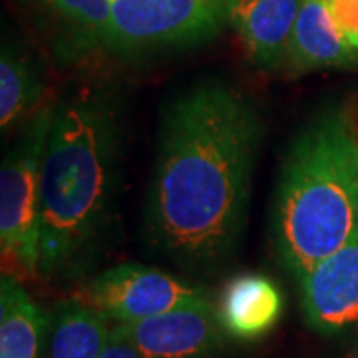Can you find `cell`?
<instances>
[{
	"label": "cell",
	"mask_w": 358,
	"mask_h": 358,
	"mask_svg": "<svg viewBox=\"0 0 358 358\" xmlns=\"http://www.w3.org/2000/svg\"><path fill=\"white\" fill-rule=\"evenodd\" d=\"M263 122L241 90L201 82L169 102L148 197L157 249L213 265L235 249L251 197Z\"/></svg>",
	"instance_id": "obj_1"
},
{
	"label": "cell",
	"mask_w": 358,
	"mask_h": 358,
	"mask_svg": "<svg viewBox=\"0 0 358 358\" xmlns=\"http://www.w3.org/2000/svg\"><path fill=\"white\" fill-rule=\"evenodd\" d=\"M120 122L112 98L82 86L54 103L40 183L44 277L76 268L96 249L114 203Z\"/></svg>",
	"instance_id": "obj_2"
},
{
	"label": "cell",
	"mask_w": 358,
	"mask_h": 358,
	"mask_svg": "<svg viewBox=\"0 0 358 358\" xmlns=\"http://www.w3.org/2000/svg\"><path fill=\"white\" fill-rule=\"evenodd\" d=\"M358 227V100L322 108L294 138L273 213L275 247L301 281Z\"/></svg>",
	"instance_id": "obj_3"
},
{
	"label": "cell",
	"mask_w": 358,
	"mask_h": 358,
	"mask_svg": "<svg viewBox=\"0 0 358 358\" xmlns=\"http://www.w3.org/2000/svg\"><path fill=\"white\" fill-rule=\"evenodd\" d=\"M54 103L28 117L0 171V245L26 273H38L40 183Z\"/></svg>",
	"instance_id": "obj_4"
},
{
	"label": "cell",
	"mask_w": 358,
	"mask_h": 358,
	"mask_svg": "<svg viewBox=\"0 0 358 358\" xmlns=\"http://www.w3.org/2000/svg\"><path fill=\"white\" fill-rule=\"evenodd\" d=\"M233 0H114L103 48L162 50L213 38L229 24Z\"/></svg>",
	"instance_id": "obj_5"
},
{
	"label": "cell",
	"mask_w": 358,
	"mask_h": 358,
	"mask_svg": "<svg viewBox=\"0 0 358 358\" xmlns=\"http://www.w3.org/2000/svg\"><path fill=\"white\" fill-rule=\"evenodd\" d=\"M205 299L199 289L173 275L143 265H117L86 285L82 303L100 310L115 324L150 319Z\"/></svg>",
	"instance_id": "obj_6"
},
{
	"label": "cell",
	"mask_w": 358,
	"mask_h": 358,
	"mask_svg": "<svg viewBox=\"0 0 358 358\" xmlns=\"http://www.w3.org/2000/svg\"><path fill=\"white\" fill-rule=\"evenodd\" d=\"M122 329L143 358H213L223 331L219 313L207 299Z\"/></svg>",
	"instance_id": "obj_7"
},
{
	"label": "cell",
	"mask_w": 358,
	"mask_h": 358,
	"mask_svg": "<svg viewBox=\"0 0 358 358\" xmlns=\"http://www.w3.org/2000/svg\"><path fill=\"white\" fill-rule=\"evenodd\" d=\"M301 301L307 322L319 333L336 334L357 324L358 227L301 279Z\"/></svg>",
	"instance_id": "obj_8"
},
{
	"label": "cell",
	"mask_w": 358,
	"mask_h": 358,
	"mask_svg": "<svg viewBox=\"0 0 358 358\" xmlns=\"http://www.w3.org/2000/svg\"><path fill=\"white\" fill-rule=\"evenodd\" d=\"M303 0H233L229 24L259 68L287 64L294 22Z\"/></svg>",
	"instance_id": "obj_9"
},
{
	"label": "cell",
	"mask_w": 358,
	"mask_h": 358,
	"mask_svg": "<svg viewBox=\"0 0 358 358\" xmlns=\"http://www.w3.org/2000/svg\"><path fill=\"white\" fill-rule=\"evenodd\" d=\"M285 66L291 72L358 66V50L346 42L338 26L334 24L327 0L301 2Z\"/></svg>",
	"instance_id": "obj_10"
},
{
	"label": "cell",
	"mask_w": 358,
	"mask_h": 358,
	"mask_svg": "<svg viewBox=\"0 0 358 358\" xmlns=\"http://www.w3.org/2000/svg\"><path fill=\"white\" fill-rule=\"evenodd\" d=\"M217 313L225 333L241 341H253L279 322L282 294L265 275H239L227 282Z\"/></svg>",
	"instance_id": "obj_11"
},
{
	"label": "cell",
	"mask_w": 358,
	"mask_h": 358,
	"mask_svg": "<svg viewBox=\"0 0 358 358\" xmlns=\"http://www.w3.org/2000/svg\"><path fill=\"white\" fill-rule=\"evenodd\" d=\"M44 317L13 277L0 281V358H38Z\"/></svg>",
	"instance_id": "obj_12"
},
{
	"label": "cell",
	"mask_w": 358,
	"mask_h": 358,
	"mask_svg": "<svg viewBox=\"0 0 358 358\" xmlns=\"http://www.w3.org/2000/svg\"><path fill=\"white\" fill-rule=\"evenodd\" d=\"M44 82L30 58L14 46H2L0 56V126L8 131L42 108Z\"/></svg>",
	"instance_id": "obj_13"
},
{
	"label": "cell",
	"mask_w": 358,
	"mask_h": 358,
	"mask_svg": "<svg viewBox=\"0 0 358 358\" xmlns=\"http://www.w3.org/2000/svg\"><path fill=\"white\" fill-rule=\"evenodd\" d=\"M108 320L82 301L66 303L56 317L50 358H100L112 329Z\"/></svg>",
	"instance_id": "obj_14"
},
{
	"label": "cell",
	"mask_w": 358,
	"mask_h": 358,
	"mask_svg": "<svg viewBox=\"0 0 358 358\" xmlns=\"http://www.w3.org/2000/svg\"><path fill=\"white\" fill-rule=\"evenodd\" d=\"M84 44L103 46L114 0H46Z\"/></svg>",
	"instance_id": "obj_15"
},
{
	"label": "cell",
	"mask_w": 358,
	"mask_h": 358,
	"mask_svg": "<svg viewBox=\"0 0 358 358\" xmlns=\"http://www.w3.org/2000/svg\"><path fill=\"white\" fill-rule=\"evenodd\" d=\"M327 4L341 34L358 50V0H327Z\"/></svg>",
	"instance_id": "obj_16"
},
{
	"label": "cell",
	"mask_w": 358,
	"mask_h": 358,
	"mask_svg": "<svg viewBox=\"0 0 358 358\" xmlns=\"http://www.w3.org/2000/svg\"><path fill=\"white\" fill-rule=\"evenodd\" d=\"M100 358H143L140 350L134 346V343L128 338V334L124 333L122 324H114L110 329L108 341L103 346Z\"/></svg>",
	"instance_id": "obj_17"
}]
</instances>
